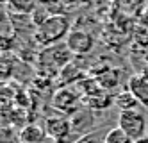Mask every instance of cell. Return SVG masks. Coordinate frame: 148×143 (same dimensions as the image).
<instances>
[{"mask_svg": "<svg viewBox=\"0 0 148 143\" xmlns=\"http://www.w3.org/2000/svg\"><path fill=\"white\" fill-rule=\"evenodd\" d=\"M70 18L66 15H52L47 21H43L34 32L36 43L43 47L56 45L57 41L70 34Z\"/></svg>", "mask_w": 148, "mask_h": 143, "instance_id": "1", "label": "cell"}, {"mask_svg": "<svg viewBox=\"0 0 148 143\" xmlns=\"http://www.w3.org/2000/svg\"><path fill=\"white\" fill-rule=\"evenodd\" d=\"M73 54L66 47V43H56V45L45 47L39 54V66L43 70H50V73H61V70L70 64V57Z\"/></svg>", "mask_w": 148, "mask_h": 143, "instance_id": "2", "label": "cell"}, {"mask_svg": "<svg viewBox=\"0 0 148 143\" xmlns=\"http://www.w3.org/2000/svg\"><path fill=\"white\" fill-rule=\"evenodd\" d=\"M84 98V95L80 91H77V88L73 86H62L54 93L52 97V106L57 109L59 115H75L79 109L82 107L80 100Z\"/></svg>", "mask_w": 148, "mask_h": 143, "instance_id": "3", "label": "cell"}, {"mask_svg": "<svg viewBox=\"0 0 148 143\" xmlns=\"http://www.w3.org/2000/svg\"><path fill=\"white\" fill-rule=\"evenodd\" d=\"M118 127H121L134 141L146 136V118L139 109L121 111L118 116Z\"/></svg>", "mask_w": 148, "mask_h": 143, "instance_id": "4", "label": "cell"}, {"mask_svg": "<svg viewBox=\"0 0 148 143\" xmlns=\"http://www.w3.org/2000/svg\"><path fill=\"white\" fill-rule=\"evenodd\" d=\"M45 131L48 136H54L62 143H73V127L70 122V116L66 115H56V116H48L45 120Z\"/></svg>", "mask_w": 148, "mask_h": 143, "instance_id": "5", "label": "cell"}, {"mask_svg": "<svg viewBox=\"0 0 148 143\" xmlns=\"http://www.w3.org/2000/svg\"><path fill=\"white\" fill-rule=\"evenodd\" d=\"M66 47L70 48L71 54L75 56H84L95 47V38L91 36V32L86 29H71L70 34L66 36Z\"/></svg>", "mask_w": 148, "mask_h": 143, "instance_id": "6", "label": "cell"}, {"mask_svg": "<svg viewBox=\"0 0 148 143\" xmlns=\"http://www.w3.org/2000/svg\"><path fill=\"white\" fill-rule=\"evenodd\" d=\"M95 111L93 109H88V107H80L75 115L70 116V122H71V127H73V134H86V131L93 129L95 127Z\"/></svg>", "mask_w": 148, "mask_h": 143, "instance_id": "7", "label": "cell"}, {"mask_svg": "<svg viewBox=\"0 0 148 143\" xmlns=\"http://www.w3.org/2000/svg\"><path fill=\"white\" fill-rule=\"evenodd\" d=\"M143 106H148V75L146 73H134L129 79L127 88Z\"/></svg>", "mask_w": 148, "mask_h": 143, "instance_id": "8", "label": "cell"}, {"mask_svg": "<svg viewBox=\"0 0 148 143\" xmlns=\"http://www.w3.org/2000/svg\"><path fill=\"white\" fill-rule=\"evenodd\" d=\"M84 100V106L88 109H93V111H98V109H105L109 107L112 102H114V97H111L107 93V90H100L93 95H86L82 98Z\"/></svg>", "mask_w": 148, "mask_h": 143, "instance_id": "9", "label": "cell"}, {"mask_svg": "<svg viewBox=\"0 0 148 143\" xmlns=\"http://www.w3.org/2000/svg\"><path fill=\"white\" fill-rule=\"evenodd\" d=\"M45 136H47L45 127H41L38 124H27L22 131H20L22 143H41Z\"/></svg>", "mask_w": 148, "mask_h": 143, "instance_id": "10", "label": "cell"}, {"mask_svg": "<svg viewBox=\"0 0 148 143\" xmlns=\"http://www.w3.org/2000/svg\"><path fill=\"white\" fill-rule=\"evenodd\" d=\"M114 104L118 106L120 113H121V111H134V109H139V106H141V102L137 100V98H136L129 90H125V91H121L120 95H116V97H114Z\"/></svg>", "mask_w": 148, "mask_h": 143, "instance_id": "11", "label": "cell"}, {"mask_svg": "<svg viewBox=\"0 0 148 143\" xmlns=\"http://www.w3.org/2000/svg\"><path fill=\"white\" fill-rule=\"evenodd\" d=\"M13 15H29L36 11V0H7Z\"/></svg>", "mask_w": 148, "mask_h": 143, "instance_id": "12", "label": "cell"}, {"mask_svg": "<svg viewBox=\"0 0 148 143\" xmlns=\"http://www.w3.org/2000/svg\"><path fill=\"white\" fill-rule=\"evenodd\" d=\"M103 143H134V140L125 133L121 127H112L109 129L103 136Z\"/></svg>", "mask_w": 148, "mask_h": 143, "instance_id": "13", "label": "cell"}, {"mask_svg": "<svg viewBox=\"0 0 148 143\" xmlns=\"http://www.w3.org/2000/svg\"><path fill=\"white\" fill-rule=\"evenodd\" d=\"M0 143H22L20 133H16L14 127H4L2 134H0Z\"/></svg>", "mask_w": 148, "mask_h": 143, "instance_id": "14", "label": "cell"}, {"mask_svg": "<svg viewBox=\"0 0 148 143\" xmlns=\"http://www.w3.org/2000/svg\"><path fill=\"white\" fill-rule=\"evenodd\" d=\"M73 143H103V141H100V136L97 133H88V134H84V136L75 138Z\"/></svg>", "mask_w": 148, "mask_h": 143, "instance_id": "15", "label": "cell"}, {"mask_svg": "<svg viewBox=\"0 0 148 143\" xmlns=\"http://www.w3.org/2000/svg\"><path fill=\"white\" fill-rule=\"evenodd\" d=\"M41 143H62V141H59L57 138H54V136H48V134H47V136L43 138V141H41Z\"/></svg>", "mask_w": 148, "mask_h": 143, "instance_id": "16", "label": "cell"}, {"mask_svg": "<svg viewBox=\"0 0 148 143\" xmlns=\"http://www.w3.org/2000/svg\"><path fill=\"white\" fill-rule=\"evenodd\" d=\"M143 23H145V25H148V9L145 11V15H143Z\"/></svg>", "mask_w": 148, "mask_h": 143, "instance_id": "17", "label": "cell"}, {"mask_svg": "<svg viewBox=\"0 0 148 143\" xmlns=\"http://www.w3.org/2000/svg\"><path fill=\"white\" fill-rule=\"evenodd\" d=\"M134 143H148V136H145V138H141V140H137V141H134Z\"/></svg>", "mask_w": 148, "mask_h": 143, "instance_id": "18", "label": "cell"}]
</instances>
